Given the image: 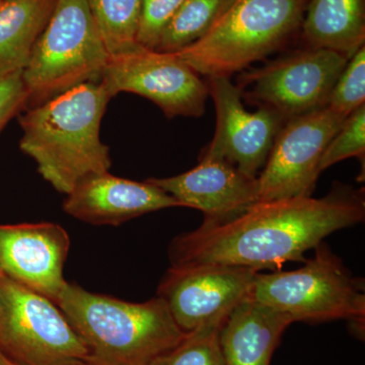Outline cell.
Returning a JSON list of instances; mask_svg holds the SVG:
<instances>
[{
    "label": "cell",
    "instance_id": "cb8c5ba5",
    "mask_svg": "<svg viewBox=\"0 0 365 365\" xmlns=\"http://www.w3.org/2000/svg\"><path fill=\"white\" fill-rule=\"evenodd\" d=\"M185 0H141L136 42L155 50L160 36Z\"/></svg>",
    "mask_w": 365,
    "mask_h": 365
},
{
    "label": "cell",
    "instance_id": "5b68a950",
    "mask_svg": "<svg viewBox=\"0 0 365 365\" xmlns=\"http://www.w3.org/2000/svg\"><path fill=\"white\" fill-rule=\"evenodd\" d=\"M109 58L88 1L57 0L23 71L29 93L26 109L76 86L100 81Z\"/></svg>",
    "mask_w": 365,
    "mask_h": 365
},
{
    "label": "cell",
    "instance_id": "d6986e66",
    "mask_svg": "<svg viewBox=\"0 0 365 365\" xmlns=\"http://www.w3.org/2000/svg\"><path fill=\"white\" fill-rule=\"evenodd\" d=\"M110 56L136 47L141 0H86Z\"/></svg>",
    "mask_w": 365,
    "mask_h": 365
},
{
    "label": "cell",
    "instance_id": "5bb4252c",
    "mask_svg": "<svg viewBox=\"0 0 365 365\" xmlns=\"http://www.w3.org/2000/svg\"><path fill=\"white\" fill-rule=\"evenodd\" d=\"M176 198L184 207L199 209L203 223L232 220L259 202L258 178H250L222 160H200L194 169L170 178L146 180Z\"/></svg>",
    "mask_w": 365,
    "mask_h": 365
},
{
    "label": "cell",
    "instance_id": "52a82bcc",
    "mask_svg": "<svg viewBox=\"0 0 365 365\" xmlns=\"http://www.w3.org/2000/svg\"><path fill=\"white\" fill-rule=\"evenodd\" d=\"M0 350L21 365H76L90 359L57 304L1 273Z\"/></svg>",
    "mask_w": 365,
    "mask_h": 365
},
{
    "label": "cell",
    "instance_id": "4fadbf2b",
    "mask_svg": "<svg viewBox=\"0 0 365 365\" xmlns=\"http://www.w3.org/2000/svg\"><path fill=\"white\" fill-rule=\"evenodd\" d=\"M71 240L53 222L0 225V273L56 304Z\"/></svg>",
    "mask_w": 365,
    "mask_h": 365
},
{
    "label": "cell",
    "instance_id": "44dd1931",
    "mask_svg": "<svg viewBox=\"0 0 365 365\" xmlns=\"http://www.w3.org/2000/svg\"><path fill=\"white\" fill-rule=\"evenodd\" d=\"M220 326L202 327L187 334L179 345L150 365H225L218 340Z\"/></svg>",
    "mask_w": 365,
    "mask_h": 365
},
{
    "label": "cell",
    "instance_id": "ffe728a7",
    "mask_svg": "<svg viewBox=\"0 0 365 365\" xmlns=\"http://www.w3.org/2000/svg\"><path fill=\"white\" fill-rule=\"evenodd\" d=\"M230 0H185L163 30L155 51L176 53L194 44L210 30Z\"/></svg>",
    "mask_w": 365,
    "mask_h": 365
},
{
    "label": "cell",
    "instance_id": "8992f818",
    "mask_svg": "<svg viewBox=\"0 0 365 365\" xmlns=\"http://www.w3.org/2000/svg\"><path fill=\"white\" fill-rule=\"evenodd\" d=\"M249 297L294 322L348 319L364 325L361 280L352 277L342 262L321 244L314 258L297 270L257 274Z\"/></svg>",
    "mask_w": 365,
    "mask_h": 365
},
{
    "label": "cell",
    "instance_id": "7402d4cb",
    "mask_svg": "<svg viewBox=\"0 0 365 365\" xmlns=\"http://www.w3.org/2000/svg\"><path fill=\"white\" fill-rule=\"evenodd\" d=\"M364 101L365 46H362L346 64L334 86L327 107L341 116L348 117L364 106Z\"/></svg>",
    "mask_w": 365,
    "mask_h": 365
},
{
    "label": "cell",
    "instance_id": "83f0119b",
    "mask_svg": "<svg viewBox=\"0 0 365 365\" xmlns=\"http://www.w3.org/2000/svg\"><path fill=\"white\" fill-rule=\"evenodd\" d=\"M2 1H4V0H0V6H1Z\"/></svg>",
    "mask_w": 365,
    "mask_h": 365
},
{
    "label": "cell",
    "instance_id": "484cf974",
    "mask_svg": "<svg viewBox=\"0 0 365 365\" xmlns=\"http://www.w3.org/2000/svg\"><path fill=\"white\" fill-rule=\"evenodd\" d=\"M0 365H21L14 360L9 359L4 352L0 350Z\"/></svg>",
    "mask_w": 365,
    "mask_h": 365
},
{
    "label": "cell",
    "instance_id": "9a60e30c",
    "mask_svg": "<svg viewBox=\"0 0 365 365\" xmlns=\"http://www.w3.org/2000/svg\"><path fill=\"white\" fill-rule=\"evenodd\" d=\"M182 206L167 192L148 181H131L109 172L93 175L67 194V215L93 225H117L160 209Z\"/></svg>",
    "mask_w": 365,
    "mask_h": 365
},
{
    "label": "cell",
    "instance_id": "7c38bea8",
    "mask_svg": "<svg viewBox=\"0 0 365 365\" xmlns=\"http://www.w3.org/2000/svg\"><path fill=\"white\" fill-rule=\"evenodd\" d=\"M209 97L215 102V137L200 160H222L250 178L257 179L267 162L274 140L287 121L267 107L249 112L242 104V91L230 78H207Z\"/></svg>",
    "mask_w": 365,
    "mask_h": 365
},
{
    "label": "cell",
    "instance_id": "30bf717a",
    "mask_svg": "<svg viewBox=\"0 0 365 365\" xmlns=\"http://www.w3.org/2000/svg\"><path fill=\"white\" fill-rule=\"evenodd\" d=\"M346 118L326 107L288 119L258 176L259 202L312 196L324 153Z\"/></svg>",
    "mask_w": 365,
    "mask_h": 365
},
{
    "label": "cell",
    "instance_id": "4316f807",
    "mask_svg": "<svg viewBox=\"0 0 365 365\" xmlns=\"http://www.w3.org/2000/svg\"><path fill=\"white\" fill-rule=\"evenodd\" d=\"M76 365H93L91 364H88V362H81V364H76Z\"/></svg>",
    "mask_w": 365,
    "mask_h": 365
},
{
    "label": "cell",
    "instance_id": "6da1fadb",
    "mask_svg": "<svg viewBox=\"0 0 365 365\" xmlns=\"http://www.w3.org/2000/svg\"><path fill=\"white\" fill-rule=\"evenodd\" d=\"M364 189L334 187L323 198L292 197L258 202L242 215L177 237L170 247L172 266H239L260 272L287 262H306L329 235L364 222Z\"/></svg>",
    "mask_w": 365,
    "mask_h": 365
},
{
    "label": "cell",
    "instance_id": "2e32d148",
    "mask_svg": "<svg viewBox=\"0 0 365 365\" xmlns=\"http://www.w3.org/2000/svg\"><path fill=\"white\" fill-rule=\"evenodd\" d=\"M294 319L250 299L230 312L218 333L225 365H270L282 333Z\"/></svg>",
    "mask_w": 365,
    "mask_h": 365
},
{
    "label": "cell",
    "instance_id": "ac0fdd59",
    "mask_svg": "<svg viewBox=\"0 0 365 365\" xmlns=\"http://www.w3.org/2000/svg\"><path fill=\"white\" fill-rule=\"evenodd\" d=\"M57 0H4L0 6V78L23 71Z\"/></svg>",
    "mask_w": 365,
    "mask_h": 365
},
{
    "label": "cell",
    "instance_id": "9c48e42d",
    "mask_svg": "<svg viewBox=\"0 0 365 365\" xmlns=\"http://www.w3.org/2000/svg\"><path fill=\"white\" fill-rule=\"evenodd\" d=\"M101 81L112 98L135 93L155 103L170 119L202 116L209 97L207 83L176 54L139 45L110 56Z\"/></svg>",
    "mask_w": 365,
    "mask_h": 365
},
{
    "label": "cell",
    "instance_id": "3957f363",
    "mask_svg": "<svg viewBox=\"0 0 365 365\" xmlns=\"http://www.w3.org/2000/svg\"><path fill=\"white\" fill-rule=\"evenodd\" d=\"M56 304L85 343L93 365H150L188 334L160 297L133 304L66 283Z\"/></svg>",
    "mask_w": 365,
    "mask_h": 365
},
{
    "label": "cell",
    "instance_id": "603a6c76",
    "mask_svg": "<svg viewBox=\"0 0 365 365\" xmlns=\"http://www.w3.org/2000/svg\"><path fill=\"white\" fill-rule=\"evenodd\" d=\"M365 153V105L346 118L344 123L327 146L321 163V173L331 165L356 157L364 160Z\"/></svg>",
    "mask_w": 365,
    "mask_h": 365
},
{
    "label": "cell",
    "instance_id": "7a4b0ae2",
    "mask_svg": "<svg viewBox=\"0 0 365 365\" xmlns=\"http://www.w3.org/2000/svg\"><path fill=\"white\" fill-rule=\"evenodd\" d=\"M111 98L102 81L86 83L19 118L21 150L60 193L67 195L86 178L109 172L112 160L101 140V124Z\"/></svg>",
    "mask_w": 365,
    "mask_h": 365
},
{
    "label": "cell",
    "instance_id": "d4e9b609",
    "mask_svg": "<svg viewBox=\"0 0 365 365\" xmlns=\"http://www.w3.org/2000/svg\"><path fill=\"white\" fill-rule=\"evenodd\" d=\"M28 98L23 71L0 78V134L14 118L25 111Z\"/></svg>",
    "mask_w": 365,
    "mask_h": 365
},
{
    "label": "cell",
    "instance_id": "ba28073f",
    "mask_svg": "<svg viewBox=\"0 0 365 365\" xmlns=\"http://www.w3.org/2000/svg\"><path fill=\"white\" fill-rule=\"evenodd\" d=\"M349 59L333 50L304 47L242 73L237 86L247 102L288 120L326 108Z\"/></svg>",
    "mask_w": 365,
    "mask_h": 365
},
{
    "label": "cell",
    "instance_id": "8fae6325",
    "mask_svg": "<svg viewBox=\"0 0 365 365\" xmlns=\"http://www.w3.org/2000/svg\"><path fill=\"white\" fill-rule=\"evenodd\" d=\"M258 271L239 266L200 264L172 266L158 297L169 307L185 333L220 325L230 312L248 299Z\"/></svg>",
    "mask_w": 365,
    "mask_h": 365
},
{
    "label": "cell",
    "instance_id": "277c9868",
    "mask_svg": "<svg viewBox=\"0 0 365 365\" xmlns=\"http://www.w3.org/2000/svg\"><path fill=\"white\" fill-rule=\"evenodd\" d=\"M309 0H230L205 35L174 53L199 76L230 78L299 38Z\"/></svg>",
    "mask_w": 365,
    "mask_h": 365
},
{
    "label": "cell",
    "instance_id": "e0dca14e",
    "mask_svg": "<svg viewBox=\"0 0 365 365\" xmlns=\"http://www.w3.org/2000/svg\"><path fill=\"white\" fill-rule=\"evenodd\" d=\"M299 38L351 58L365 43V0H309Z\"/></svg>",
    "mask_w": 365,
    "mask_h": 365
}]
</instances>
